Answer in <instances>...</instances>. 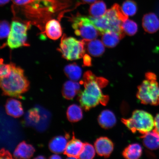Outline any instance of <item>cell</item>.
I'll return each mask as SVG.
<instances>
[{"instance_id":"f546056e","label":"cell","mask_w":159,"mask_h":159,"mask_svg":"<svg viewBox=\"0 0 159 159\" xmlns=\"http://www.w3.org/2000/svg\"><path fill=\"white\" fill-rule=\"evenodd\" d=\"M12 156L10 153L5 149H1V159H11Z\"/></svg>"},{"instance_id":"836d02e7","label":"cell","mask_w":159,"mask_h":159,"mask_svg":"<svg viewBox=\"0 0 159 159\" xmlns=\"http://www.w3.org/2000/svg\"><path fill=\"white\" fill-rule=\"evenodd\" d=\"M83 3H93L96 2L97 0H81Z\"/></svg>"},{"instance_id":"603a6c76","label":"cell","mask_w":159,"mask_h":159,"mask_svg":"<svg viewBox=\"0 0 159 159\" xmlns=\"http://www.w3.org/2000/svg\"><path fill=\"white\" fill-rule=\"evenodd\" d=\"M83 112L81 107L76 104L70 106L67 111V116L68 120L72 122H78L83 118Z\"/></svg>"},{"instance_id":"83f0119b","label":"cell","mask_w":159,"mask_h":159,"mask_svg":"<svg viewBox=\"0 0 159 159\" xmlns=\"http://www.w3.org/2000/svg\"><path fill=\"white\" fill-rule=\"evenodd\" d=\"M11 63L6 64L3 62V60H1V69H0V77L1 78L7 77L11 73Z\"/></svg>"},{"instance_id":"9a60e30c","label":"cell","mask_w":159,"mask_h":159,"mask_svg":"<svg viewBox=\"0 0 159 159\" xmlns=\"http://www.w3.org/2000/svg\"><path fill=\"white\" fill-rule=\"evenodd\" d=\"M35 152V149L32 145L23 141L18 145L13 156L15 158L29 159L33 156Z\"/></svg>"},{"instance_id":"d4e9b609","label":"cell","mask_w":159,"mask_h":159,"mask_svg":"<svg viewBox=\"0 0 159 159\" xmlns=\"http://www.w3.org/2000/svg\"><path fill=\"white\" fill-rule=\"evenodd\" d=\"M95 149L93 145L88 143H84L82 151L80 154L79 158L91 159L94 158L95 154Z\"/></svg>"},{"instance_id":"3957f363","label":"cell","mask_w":159,"mask_h":159,"mask_svg":"<svg viewBox=\"0 0 159 159\" xmlns=\"http://www.w3.org/2000/svg\"><path fill=\"white\" fill-rule=\"evenodd\" d=\"M145 80L138 87L137 97L142 104L157 106L159 104V85L154 73L145 74Z\"/></svg>"},{"instance_id":"cb8c5ba5","label":"cell","mask_w":159,"mask_h":159,"mask_svg":"<svg viewBox=\"0 0 159 159\" xmlns=\"http://www.w3.org/2000/svg\"><path fill=\"white\" fill-rule=\"evenodd\" d=\"M122 9L127 16L134 15L138 11V6L136 2L133 0H126L123 3Z\"/></svg>"},{"instance_id":"e0dca14e","label":"cell","mask_w":159,"mask_h":159,"mask_svg":"<svg viewBox=\"0 0 159 159\" xmlns=\"http://www.w3.org/2000/svg\"><path fill=\"white\" fill-rule=\"evenodd\" d=\"M98 121L100 126L104 129L112 128L116 122L115 115L112 111L109 110L102 111L99 115Z\"/></svg>"},{"instance_id":"7a4b0ae2","label":"cell","mask_w":159,"mask_h":159,"mask_svg":"<svg viewBox=\"0 0 159 159\" xmlns=\"http://www.w3.org/2000/svg\"><path fill=\"white\" fill-rule=\"evenodd\" d=\"M11 71L8 76L1 78V87L3 94L22 98V94L28 90L30 83L22 69L11 63Z\"/></svg>"},{"instance_id":"e575fe53","label":"cell","mask_w":159,"mask_h":159,"mask_svg":"<svg viewBox=\"0 0 159 159\" xmlns=\"http://www.w3.org/2000/svg\"><path fill=\"white\" fill-rule=\"evenodd\" d=\"M10 0H1L0 1V3L1 6H3L7 3H8Z\"/></svg>"},{"instance_id":"8992f818","label":"cell","mask_w":159,"mask_h":159,"mask_svg":"<svg viewBox=\"0 0 159 159\" xmlns=\"http://www.w3.org/2000/svg\"><path fill=\"white\" fill-rule=\"evenodd\" d=\"M72 27L75 34L87 40L96 39L101 34L89 17L77 15L72 19Z\"/></svg>"},{"instance_id":"5bb4252c","label":"cell","mask_w":159,"mask_h":159,"mask_svg":"<svg viewBox=\"0 0 159 159\" xmlns=\"http://www.w3.org/2000/svg\"><path fill=\"white\" fill-rule=\"evenodd\" d=\"M140 138L143 139L144 146L151 150L159 148V134L154 130L142 135Z\"/></svg>"},{"instance_id":"ffe728a7","label":"cell","mask_w":159,"mask_h":159,"mask_svg":"<svg viewBox=\"0 0 159 159\" xmlns=\"http://www.w3.org/2000/svg\"><path fill=\"white\" fill-rule=\"evenodd\" d=\"M107 11V6L102 1L95 2L90 6L89 9V14L91 17L98 18L104 16Z\"/></svg>"},{"instance_id":"484cf974","label":"cell","mask_w":159,"mask_h":159,"mask_svg":"<svg viewBox=\"0 0 159 159\" xmlns=\"http://www.w3.org/2000/svg\"><path fill=\"white\" fill-rule=\"evenodd\" d=\"M122 26L125 33L129 36L134 35L138 30V25L132 20L128 19L123 22Z\"/></svg>"},{"instance_id":"ac0fdd59","label":"cell","mask_w":159,"mask_h":159,"mask_svg":"<svg viewBox=\"0 0 159 159\" xmlns=\"http://www.w3.org/2000/svg\"><path fill=\"white\" fill-rule=\"evenodd\" d=\"M80 85L74 81H67L63 85L62 94L65 99L71 100L80 93Z\"/></svg>"},{"instance_id":"277c9868","label":"cell","mask_w":159,"mask_h":159,"mask_svg":"<svg viewBox=\"0 0 159 159\" xmlns=\"http://www.w3.org/2000/svg\"><path fill=\"white\" fill-rule=\"evenodd\" d=\"M122 122L133 133L137 132L143 135L150 132L154 127V119L146 111L136 110L129 119L122 118Z\"/></svg>"},{"instance_id":"5b68a950","label":"cell","mask_w":159,"mask_h":159,"mask_svg":"<svg viewBox=\"0 0 159 159\" xmlns=\"http://www.w3.org/2000/svg\"><path fill=\"white\" fill-rule=\"evenodd\" d=\"M59 50L63 58L73 61L82 58L85 52L84 42L73 37H67L64 34L61 40Z\"/></svg>"},{"instance_id":"4dcf8cb0","label":"cell","mask_w":159,"mask_h":159,"mask_svg":"<svg viewBox=\"0 0 159 159\" xmlns=\"http://www.w3.org/2000/svg\"><path fill=\"white\" fill-rule=\"evenodd\" d=\"M12 1L16 5L24 6L31 3L32 0H12Z\"/></svg>"},{"instance_id":"d590c367","label":"cell","mask_w":159,"mask_h":159,"mask_svg":"<svg viewBox=\"0 0 159 159\" xmlns=\"http://www.w3.org/2000/svg\"><path fill=\"white\" fill-rule=\"evenodd\" d=\"M50 159H61L60 156L57 154L53 155L51 157H50Z\"/></svg>"},{"instance_id":"30bf717a","label":"cell","mask_w":159,"mask_h":159,"mask_svg":"<svg viewBox=\"0 0 159 159\" xmlns=\"http://www.w3.org/2000/svg\"><path fill=\"white\" fill-rule=\"evenodd\" d=\"M142 26L146 32L153 34L159 30V19L154 13H149L143 16Z\"/></svg>"},{"instance_id":"ba28073f","label":"cell","mask_w":159,"mask_h":159,"mask_svg":"<svg viewBox=\"0 0 159 159\" xmlns=\"http://www.w3.org/2000/svg\"><path fill=\"white\" fill-rule=\"evenodd\" d=\"M94 146L97 154L105 158L110 156L114 148L112 141L105 137L97 139L94 143Z\"/></svg>"},{"instance_id":"1f68e13d","label":"cell","mask_w":159,"mask_h":159,"mask_svg":"<svg viewBox=\"0 0 159 159\" xmlns=\"http://www.w3.org/2000/svg\"><path fill=\"white\" fill-rule=\"evenodd\" d=\"M83 63L85 66H91L92 65V61L91 57L87 54L84 55L83 57Z\"/></svg>"},{"instance_id":"8d00e7d4","label":"cell","mask_w":159,"mask_h":159,"mask_svg":"<svg viewBox=\"0 0 159 159\" xmlns=\"http://www.w3.org/2000/svg\"><path fill=\"white\" fill-rule=\"evenodd\" d=\"M35 159H44L45 158V157L42 156H37V157L35 158Z\"/></svg>"},{"instance_id":"4316f807","label":"cell","mask_w":159,"mask_h":159,"mask_svg":"<svg viewBox=\"0 0 159 159\" xmlns=\"http://www.w3.org/2000/svg\"><path fill=\"white\" fill-rule=\"evenodd\" d=\"M11 30V27L8 22L2 21L0 25V37L1 39H3L8 37Z\"/></svg>"},{"instance_id":"4fadbf2b","label":"cell","mask_w":159,"mask_h":159,"mask_svg":"<svg viewBox=\"0 0 159 159\" xmlns=\"http://www.w3.org/2000/svg\"><path fill=\"white\" fill-rule=\"evenodd\" d=\"M69 135L67 134L65 137L58 136L55 137L49 143V148L51 151L56 154H61L64 152L67 146V139Z\"/></svg>"},{"instance_id":"6da1fadb","label":"cell","mask_w":159,"mask_h":159,"mask_svg":"<svg viewBox=\"0 0 159 159\" xmlns=\"http://www.w3.org/2000/svg\"><path fill=\"white\" fill-rule=\"evenodd\" d=\"M83 79L81 83L84 84V89L79 93L78 97L81 107L88 111L99 104L106 105L109 97L103 94L101 89L108 85V80L102 77H96L90 71L85 73Z\"/></svg>"},{"instance_id":"9c48e42d","label":"cell","mask_w":159,"mask_h":159,"mask_svg":"<svg viewBox=\"0 0 159 159\" xmlns=\"http://www.w3.org/2000/svg\"><path fill=\"white\" fill-rule=\"evenodd\" d=\"M84 144L80 140L75 138L73 134L72 139L67 143L64 154L68 156L67 158H79Z\"/></svg>"},{"instance_id":"d6a6232c","label":"cell","mask_w":159,"mask_h":159,"mask_svg":"<svg viewBox=\"0 0 159 159\" xmlns=\"http://www.w3.org/2000/svg\"><path fill=\"white\" fill-rule=\"evenodd\" d=\"M154 129H153L159 134V113L154 119Z\"/></svg>"},{"instance_id":"7402d4cb","label":"cell","mask_w":159,"mask_h":159,"mask_svg":"<svg viewBox=\"0 0 159 159\" xmlns=\"http://www.w3.org/2000/svg\"><path fill=\"white\" fill-rule=\"evenodd\" d=\"M64 70L66 75L72 81L78 80L82 75V70L80 67L75 63L66 66Z\"/></svg>"},{"instance_id":"f1b7e54d","label":"cell","mask_w":159,"mask_h":159,"mask_svg":"<svg viewBox=\"0 0 159 159\" xmlns=\"http://www.w3.org/2000/svg\"><path fill=\"white\" fill-rule=\"evenodd\" d=\"M29 116L30 119L34 122H38L39 119V116L38 109L36 108L31 109L29 112Z\"/></svg>"},{"instance_id":"52a82bcc","label":"cell","mask_w":159,"mask_h":159,"mask_svg":"<svg viewBox=\"0 0 159 159\" xmlns=\"http://www.w3.org/2000/svg\"><path fill=\"white\" fill-rule=\"evenodd\" d=\"M29 27V25L18 21H12L7 43L10 48L13 49L29 45L27 43V31Z\"/></svg>"},{"instance_id":"2e32d148","label":"cell","mask_w":159,"mask_h":159,"mask_svg":"<svg viewBox=\"0 0 159 159\" xmlns=\"http://www.w3.org/2000/svg\"><path fill=\"white\" fill-rule=\"evenodd\" d=\"M5 109L7 114L14 118H19L23 114L21 102L15 99H8L6 102Z\"/></svg>"},{"instance_id":"7c38bea8","label":"cell","mask_w":159,"mask_h":159,"mask_svg":"<svg viewBox=\"0 0 159 159\" xmlns=\"http://www.w3.org/2000/svg\"><path fill=\"white\" fill-rule=\"evenodd\" d=\"M45 33L49 39L57 40L62 35V31L60 23L55 19L51 20L47 23Z\"/></svg>"},{"instance_id":"8fae6325","label":"cell","mask_w":159,"mask_h":159,"mask_svg":"<svg viewBox=\"0 0 159 159\" xmlns=\"http://www.w3.org/2000/svg\"><path fill=\"white\" fill-rule=\"evenodd\" d=\"M85 49L89 54L94 57L101 56L104 53L105 49L104 43L98 39L91 40L83 39Z\"/></svg>"},{"instance_id":"d6986e66","label":"cell","mask_w":159,"mask_h":159,"mask_svg":"<svg viewBox=\"0 0 159 159\" xmlns=\"http://www.w3.org/2000/svg\"><path fill=\"white\" fill-rule=\"evenodd\" d=\"M142 148L138 143L129 145L125 149L122 153L123 156L125 158L138 159L142 156Z\"/></svg>"},{"instance_id":"44dd1931","label":"cell","mask_w":159,"mask_h":159,"mask_svg":"<svg viewBox=\"0 0 159 159\" xmlns=\"http://www.w3.org/2000/svg\"><path fill=\"white\" fill-rule=\"evenodd\" d=\"M102 35V43L105 46L109 48L116 47L121 39L118 34L112 31H107Z\"/></svg>"}]
</instances>
